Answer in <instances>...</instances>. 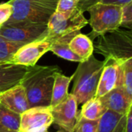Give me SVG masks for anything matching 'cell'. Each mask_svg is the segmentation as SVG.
Wrapping results in <instances>:
<instances>
[{
  "label": "cell",
  "mask_w": 132,
  "mask_h": 132,
  "mask_svg": "<svg viewBox=\"0 0 132 132\" xmlns=\"http://www.w3.org/2000/svg\"><path fill=\"white\" fill-rule=\"evenodd\" d=\"M61 70L58 66L28 67L19 84L25 90L29 108L50 107L56 73Z\"/></svg>",
  "instance_id": "1"
},
{
  "label": "cell",
  "mask_w": 132,
  "mask_h": 132,
  "mask_svg": "<svg viewBox=\"0 0 132 132\" xmlns=\"http://www.w3.org/2000/svg\"><path fill=\"white\" fill-rule=\"evenodd\" d=\"M105 61L100 60L92 54L88 59L79 63L73 74L72 94L78 104H84L95 97L100 77Z\"/></svg>",
  "instance_id": "2"
},
{
  "label": "cell",
  "mask_w": 132,
  "mask_h": 132,
  "mask_svg": "<svg viewBox=\"0 0 132 132\" xmlns=\"http://www.w3.org/2000/svg\"><path fill=\"white\" fill-rule=\"evenodd\" d=\"M12 13L5 24L29 23L47 25L56 12L58 0H9Z\"/></svg>",
  "instance_id": "3"
},
{
  "label": "cell",
  "mask_w": 132,
  "mask_h": 132,
  "mask_svg": "<svg viewBox=\"0 0 132 132\" xmlns=\"http://www.w3.org/2000/svg\"><path fill=\"white\" fill-rule=\"evenodd\" d=\"M94 52L104 59H112L118 63L132 59L131 30L117 29L97 37Z\"/></svg>",
  "instance_id": "4"
},
{
  "label": "cell",
  "mask_w": 132,
  "mask_h": 132,
  "mask_svg": "<svg viewBox=\"0 0 132 132\" xmlns=\"http://www.w3.org/2000/svg\"><path fill=\"white\" fill-rule=\"evenodd\" d=\"M87 12L90 14L88 23L92 29L87 36L92 41L101 35L121 27V6L97 2L91 5Z\"/></svg>",
  "instance_id": "5"
},
{
  "label": "cell",
  "mask_w": 132,
  "mask_h": 132,
  "mask_svg": "<svg viewBox=\"0 0 132 132\" xmlns=\"http://www.w3.org/2000/svg\"><path fill=\"white\" fill-rule=\"evenodd\" d=\"M87 24L88 20L78 7L70 13L55 12L47 23L48 36L55 39L74 31H80Z\"/></svg>",
  "instance_id": "6"
},
{
  "label": "cell",
  "mask_w": 132,
  "mask_h": 132,
  "mask_svg": "<svg viewBox=\"0 0 132 132\" xmlns=\"http://www.w3.org/2000/svg\"><path fill=\"white\" fill-rule=\"evenodd\" d=\"M47 25L12 23L0 27V37L22 45L41 39L47 36Z\"/></svg>",
  "instance_id": "7"
},
{
  "label": "cell",
  "mask_w": 132,
  "mask_h": 132,
  "mask_svg": "<svg viewBox=\"0 0 132 132\" xmlns=\"http://www.w3.org/2000/svg\"><path fill=\"white\" fill-rule=\"evenodd\" d=\"M53 123L67 132H73L79 118L78 103L72 94L54 106H50Z\"/></svg>",
  "instance_id": "8"
},
{
  "label": "cell",
  "mask_w": 132,
  "mask_h": 132,
  "mask_svg": "<svg viewBox=\"0 0 132 132\" xmlns=\"http://www.w3.org/2000/svg\"><path fill=\"white\" fill-rule=\"evenodd\" d=\"M53 39L46 36L43 39L33 41L22 46L12 56L9 63L21 65L24 67H32L47 52L50 51Z\"/></svg>",
  "instance_id": "9"
},
{
  "label": "cell",
  "mask_w": 132,
  "mask_h": 132,
  "mask_svg": "<svg viewBox=\"0 0 132 132\" xmlns=\"http://www.w3.org/2000/svg\"><path fill=\"white\" fill-rule=\"evenodd\" d=\"M53 123L50 107H33L20 114L18 132H46Z\"/></svg>",
  "instance_id": "10"
},
{
  "label": "cell",
  "mask_w": 132,
  "mask_h": 132,
  "mask_svg": "<svg viewBox=\"0 0 132 132\" xmlns=\"http://www.w3.org/2000/svg\"><path fill=\"white\" fill-rule=\"evenodd\" d=\"M0 104L19 114L29 108L25 90L19 84L0 93Z\"/></svg>",
  "instance_id": "11"
},
{
  "label": "cell",
  "mask_w": 132,
  "mask_h": 132,
  "mask_svg": "<svg viewBox=\"0 0 132 132\" xmlns=\"http://www.w3.org/2000/svg\"><path fill=\"white\" fill-rule=\"evenodd\" d=\"M105 63L100 77L95 97H101L118 87L119 63L112 59H104Z\"/></svg>",
  "instance_id": "12"
},
{
  "label": "cell",
  "mask_w": 132,
  "mask_h": 132,
  "mask_svg": "<svg viewBox=\"0 0 132 132\" xmlns=\"http://www.w3.org/2000/svg\"><path fill=\"white\" fill-rule=\"evenodd\" d=\"M99 98L108 110L122 115H126L128 111L132 107V100L120 87H115Z\"/></svg>",
  "instance_id": "13"
},
{
  "label": "cell",
  "mask_w": 132,
  "mask_h": 132,
  "mask_svg": "<svg viewBox=\"0 0 132 132\" xmlns=\"http://www.w3.org/2000/svg\"><path fill=\"white\" fill-rule=\"evenodd\" d=\"M26 67L12 63L0 65V93L19 84L26 71Z\"/></svg>",
  "instance_id": "14"
},
{
  "label": "cell",
  "mask_w": 132,
  "mask_h": 132,
  "mask_svg": "<svg viewBox=\"0 0 132 132\" xmlns=\"http://www.w3.org/2000/svg\"><path fill=\"white\" fill-rule=\"evenodd\" d=\"M79 32H80V31H74L57 37L53 40L50 46V51L53 52L57 56L69 61L77 63L83 61L79 56H77L71 51L69 46L70 41L75 35H77Z\"/></svg>",
  "instance_id": "15"
},
{
  "label": "cell",
  "mask_w": 132,
  "mask_h": 132,
  "mask_svg": "<svg viewBox=\"0 0 132 132\" xmlns=\"http://www.w3.org/2000/svg\"><path fill=\"white\" fill-rule=\"evenodd\" d=\"M71 51L79 56L83 61L88 59L94 54V43L88 37L81 32L75 35L69 43Z\"/></svg>",
  "instance_id": "16"
},
{
  "label": "cell",
  "mask_w": 132,
  "mask_h": 132,
  "mask_svg": "<svg viewBox=\"0 0 132 132\" xmlns=\"http://www.w3.org/2000/svg\"><path fill=\"white\" fill-rule=\"evenodd\" d=\"M72 80L73 75L70 77L65 76L61 73V70L56 73L53 86L50 106L57 104L68 95V89Z\"/></svg>",
  "instance_id": "17"
},
{
  "label": "cell",
  "mask_w": 132,
  "mask_h": 132,
  "mask_svg": "<svg viewBox=\"0 0 132 132\" xmlns=\"http://www.w3.org/2000/svg\"><path fill=\"white\" fill-rule=\"evenodd\" d=\"M108 109L102 104L99 97H94L83 104L79 115L90 121L99 120Z\"/></svg>",
  "instance_id": "18"
},
{
  "label": "cell",
  "mask_w": 132,
  "mask_h": 132,
  "mask_svg": "<svg viewBox=\"0 0 132 132\" xmlns=\"http://www.w3.org/2000/svg\"><path fill=\"white\" fill-rule=\"evenodd\" d=\"M119 79L118 87H121L132 100V59L119 63Z\"/></svg>",
  "instance_id": "19"
},
{
  "label": "cell",
  "mask_w": 132,
  "mask_h": 132,
  "mask_svg": "<svg viewBox=\"0 0 132 132\" xmlns=\"http://www.w3.org/2000/svg\"><path fill=\"white\" fill-rule=\"evenodd\" d=\"M20 114H16L0 104V125L11 131L18 132Z\"/></svg>",
  "instance_id": "20"
},
{
  "label": "cell",
  "mask_w": 132,
  "mask_h": 132,
  "mask_svg": "<svg viewBox=\"0 0 132 132\" xmlns=\"http://www.w3.org/2000/svg\"><path fill=\"white\" fill-rule=\"evenodd\" d=\"M123 116L125 115L108 110L100 118L96 132H113Z\"/></svg>",
  "instance_id": "21"
},
{
  "label": "cell",
  "mask_w": 132,
  "mask_h": 132,
  "mask_svg": "<svg viewBox=\"0 0 132 132\" xmlns=\"http://www.w3.org/2000/svg\"><path fill=\"white\" fill-rule=\"evenodd\" d=\"M22 44L8 41L0 37V65L9 63L14 53L22 46Z\"/></svg>",
  "instance_id": "22"
},
{
  "label": "cell",
  "mask_w": 132,
  "mask_h": 132,
  "mask_svg": "<svg viewBox=\"0 0 132 132\" xmlns=\"http://www.w3.org/2000/svg\"><path fill=\"white\" fill-rule=\"evenodd\" d=\"M99 120L90 121L79 115L77 122L74 128V132H96Z\"/></svg>",
  "instance_id": "23"
},
{
  "label": "cell",
  "mask_w": 132,
  "mask_h": 132,
  "mask_svg": "<svg viewBox=\"0 0 132 132\" xmlns=\"http://www.w3.org/2000/svg\"><path fill=\"white\" fill-rule=\"evenodd\" d=\"M121 27L131 30L132 29V2L121 6Z\"/></svg>",
  "instance_id": "24"
},
{
  "label": "cell",
  "mask_w": 132,
  "mask_h": 132,
  "mask_svg": "<svg viewBox=\"0 0 132 132\" xmlns=\"http://www.w3.org/2000/svg\"><path fill=\"white\" fill-rule=\"evenodd\" d=\"M80 0H58L56 12L60 13H70L75 10Z\"/></svg>",
  "instance_id": "25"
},
{
  "label": "cell",
  "mask_w": 132,
  "mask_h": 132,
  "mask_svg": "<svg viewBox=\"0 0 132 132\" xmlns=\"http://www.w3.org/2000/svg\"><path fill=\"white\" fill-rule=\"evenodd\" d=\"M12 13V6L9 2L0 4V27L9 19Z\"/></svg>",
  "instance_id": "26"
},
{
  "label": "cell",
  "mask_w": 132,
  "mask_h": 132,
  "mask_svg": "<svg viewBox=\"0 0 132 132\" xmlns=\"http://www.w3.org/2000/svg\"><path fill=\"white\" fill-rule=\"evenodd\" d=\"M131 2H132V0H97L98 3L107 4V5H118V6H123Z\"/></svg>",
  "instance_id": "27"
},
{
  "label": "cell",
  "mask_w": 132,
  "mask_h": 132,
  "mask_svg": "<svg viewBox=\"0 0 132 132\" xmlns=\"http://www.w3.org/2000/svg\"><path fill=\"white\" fill-rule=\"evenodd\" d=\"M125 132H132V107L130 108L126 114Z\"/></svg>",
  "instance_id": "28"
},
{
  "label": "cell",
  "mask_w": 132,
  "mask_h": 132,
  "mask_svg": "<svg viewBox=\"0 0 132 132\" xmlns=\"http://www.w3.org/2000/svg\"><path fill=\"white\" fill-rule=\"evenodd\" d=\"M97 2V0H80L78 8L82 11V12H86L87 9L93 5Z\"/></svg>",
  "instance_id": "29"
},
{
  "label": "cell",
  "mask_w": 132,
  "mask_h": 132,
  "mask_svg": "<svg viewBox=\"0 0 132 132\" xmlns=\"http://www.w3.org/2000/svg\"><path fill=\"white\" fill-rule=\"evenodd\" d=\"M125 121H126V115H125L121 118V119L119 121L118 124L117 125L116 128H114L113 132H125Z\"/></svg>",
  "instance_id": "30"
},
{
  "label": "cell",
  "mask_w": 132,
  "mask_h": 132,
  "mask_svg": "<svg viewBox=\"0 0 132 132\" xmlns=\"http://www.w3.org/2000/svg\"><path fill=\"white\" fill-rule=\"evenodd\" d=\"M0 132H17V131H11V130H9L2 126L0 125Z\"/></svg>",
  "instance_id": "31"
},
{
  "label": "cell",
  "mask_w": 132,
  "mask_h": 132,
  "mask_svg": "<svg viewBox=\"0 0 132 132\" xmlns=\"http://www.w3.org/2000/svg\"><path fill=\"white\" fill-rule=\"evenodd\" d=\"M46 132H48V131H46ZM57 132H65V131H63V129H60V131H57Z\"/></svg>",
  "instance_id": "32"
},
{
  "label": "cell",
  "mask_w": 132,
  "mask_h": 132,
  "mask_svg": "<svg viewBox=\"0 0 132 132\" xmlns=\"http://www.w3.org/2000/svg\"><path fill=\"white\" fill-rule=\"evenodd\" d=\"M65 132H67V131H65ZM73 132H74V131H73Z\"/></svg>",
  "instance_id": "33"
}]
</instances>
